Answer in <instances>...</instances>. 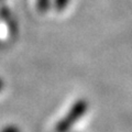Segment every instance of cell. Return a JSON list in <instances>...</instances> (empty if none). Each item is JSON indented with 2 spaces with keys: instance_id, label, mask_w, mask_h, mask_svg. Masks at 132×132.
<instances>
[{
  "instance_id": "cell-1",
  "label": "cell",
  "mask_w": 132,
  "mask_h": 132,
  "mask_svg": "<svg viewBox=\"0 0 132 132\" xmlns=\"http://www.w3.org/2000/svg\"><path fill=\"white\" fill-rule=\"evenodd\" d=\"M89 110V101L86 98H78L71 105L65 114L56 122L55 132H71L76 123L81 120Z\"/></svg>"
},
{
  "instance_id": "cell-2",
  "label": "cell",
  "mask_w": 132,
  "mask_h": 132,
  "mask_svg": "<svg viewBox=\"0 0 132 132\" xmlns=\"http://www.w3.org/2000/svg\"><path fill=\"white\" fill-rule=\"evenodd\" d=\"M0 18L2 19V21L5 22H9V24H8V29H10L11 31H14L16 30V22L14 20V16L13 14H12V12L10 11V9H8V8L6 6H2L0 7Z\"/></svg>"
},
{
  "instance_id": "cell-3",
  "label": "cell",
  "mask_w": 132,
  "mask_h": 132,
  "mask_svg": "<svg viewBox=\"0 0 132 132\" xmlns=\"http://www.w3.org/2000/svg\"><path fill=\"white\" fill-rule=\"evenodd\" d=\"M53 5V0H35L36 11L41 14H44L51 9Z\"/></svg>"
},
{
  "instance_id": "cell-4",
  "label": "cell",
  "mask_w": 132,
  "mask_h": 132,
  "mask_svg": "<svg viewBox=\"0 0 132 132\" xmlns=\"http://www.w3.org/2000/svg\"><path fill=\"white\" fill-rule=\"evenodd\" d=\"M71 1L72 0H53L52 7L56 12H62L69 6Z\"/></svg>"
},
{
  "instance_id": "cell-5",
  "label": "cell",
  "mask_w": 132,
  "mask_h": 132,
  "mask_svg": "<svg viewBox=\"0 0 132 132\" xmlns=\"http://www.w3.org/2000/svg\"><path fill=\"white\" fill-rule=\"evenodd\" d=\"M0 132H22L21 128L16 125H13V123H9V125H7L2 128Z\"/></svg>"
},
{
  "instance_id": "cell-6",
  "label": "cell",
  "mask_w": 132,
  "mask_h": 132,
  "mask_svg": "<svg viewBox=\"0 0 132 132\" xmlns=\"http://www.w3.org/2000/svg\"><path fill=\"white\" fill-rule=\"evenodd\" d=\"M5 86H6V82H5V79L0 76V93L2 92L3 89H5Z\"/></svg>"
}]
</instances>
